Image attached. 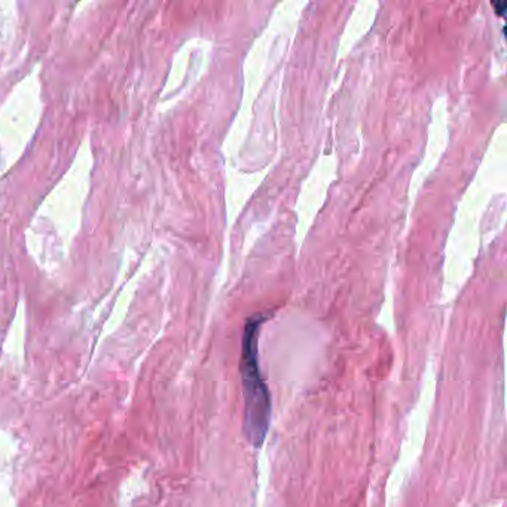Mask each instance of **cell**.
Returning a JSON list of instances; mask_svg holds the SVG:
<instances>
[{
    "mask_svg": "<svg viewBox=\"0 0 507 507\" xmlns=\"http://www.w3.org/2000/svg\"><path fill=\"white\" fill-rule=\"evenodd\" d=\"M264 314H255L245 322L241 344V382L244 399L243 429L245 439L255 448L262 446L269 429L271 394L259 366V332L265 322Z\"/></svg>",
    "mask_w": 507,
    "mask_h": 507,
    "instance_id": "6da1fadb",
    "label": "cell"
},
{
    "mask_svg": "<svg viewBox=\"0 0 507 507\" xmlns=\"http://www.w3.org/2000/svg\"><path fill=\"white\" fill-rule=\"evenodd\" d=\"M506 4L504 2H500V4H494V8H496V12L499 13V16H504L506 12Z\"/></svg>",
    "mask_w": 507,
    "mask_h": 507,
    "instance_id": "7a4b0ae2",
    "label": "cell"
}]
</instances>
